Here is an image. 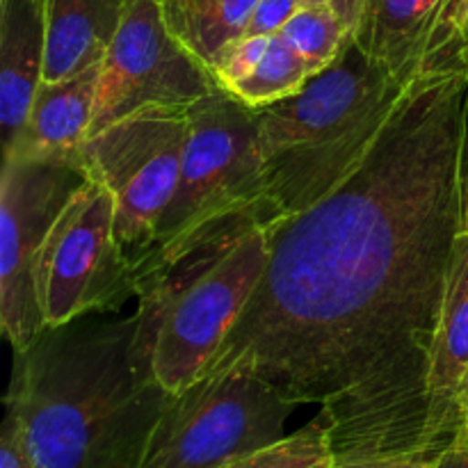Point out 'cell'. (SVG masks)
<instances>
[{
    "label": "cell",
    "instance_id": "obj_1",
    "mask_svg": "<svg viewBox=\"0 0 468 468\" xmlns=\"http://www.w3.org/2000/svg\"><path fill=\"white\" fill-rule=\"evenodd\" d=\"M468 186V53L425 58L359 163L270 229V259L208 370L320 405L336 462L441 457L430 364Z\"/></svg>",
    "mask_w": 468,
    "mask_h": 468
},
{
    "label": "cell",
    "instance_id": "obj_2",
    "mask_svg": "<svg viewBox=\"0 0 468 468\" xmlns=\"http://www.w3.org/2000/svg\"><path fill=\"white\" fill-rule=\"evenodd\" d=\"M137 311L46 327L14 352L5 407L32 468H140L172 393L142 366Z\"/></svg>",
    "mask_w": 468,
    "mask_h": 468
},
{
    "label": "cell",
    "instance_id": "obj_3",
    "mask_svg": "<svg viewBox=\"0 0 468 468\" xmlns=\"http://www.w3.org/2000/svg\"><path fill=\"white\" fill-rule=\"evenodd\" d=\"M282 218L263 197L204 219L135 268L137 356L169 393L208 368L263 277Z\"/></svg>",
    "mask_w": 468,
    "mask_h": 468
},
{
    "label": "cell",
    "instance_id": "obj_4",
    "mask_svg": "<svg viewBox=\"0 0 468 468\" xmlns=\"http://www.w3.org/2000/svg\"><path fill=\"white\" fill-rule=\"evenodd\" d=\"M420 67L393 71L352 37L300 91L254 108L265 190L274 204L297 215L332 190L368 151Z\"/></svg>",
    "mask_w": 468,
    "mask_h": 468
},
{
    "label": "cell",
    "instance_id": "obj_5",
    "mask_svg": "<svg viewBox=\"0 0 468 468\" xmlns=\"http://www.w3.org/2000/svg\"><path fill=\"white\" fill-rule=\"evenodd\" d=\"M297 407L247 366L208 370L169 396L140 468H222L286 437Z\"/></svg>",
    "mask_w": 468,
    "mask_h": 468
},
{
    "label": "cell",
    "instance_id": "obj_6",
    "mask_svg": "<svg viewBox=\"0 0 468 468\" xmlns=\"http://www.w3.org/2000/svg\"><path fill=\"white\" fill-rule=\"evenodd\" d=\"M190 105H151L87 137L80 160L114 199V238L133 274L178 187Z\"/></svg>",
    "mask_w": 468,
    "mask_h": 468
},
{
    "label": "cell",
    "instance_id": "obj_7",
    "mask_svg": "<svg viewBox=\"0 0 468 468\" xmlns=\"http://www.w3.org/2000/svg\"><path fill=\"white\" fill-rule=\"evenodd\" d=\"M187 114L190 126L178 187L144 261L204 219L270 197L254 108L218 87L192 103Z\"/></svg>",
    "mask_w": 468,
    "mask_h": 468
},
{
    "label": "cell",
    "instance_id": "obj_8",
    "mask_svg": "<svg viewBox=\"0 0 468 468\" xmlns=\"http://www.w3.org/2000/svg\"><path fill=\"white\" fill-rule=\"evenodd\" d=\"M90 181L80 155H3L0 176V324L14 352L46 324L35 292V263L55 219Z\"/></svg>",
    "mask_w": 468,
    "mask_h": 468
},
{
    "label": "cell",
    "instance_id": "obj_9",
    "mask_svg": "<svg viewBox=\"0 0 468 468\" xmlns=\"http://www.w3.org/2000/svg\"><path fill=\"white\" fill-rule=\"evenodd\" d=\"M35 292L46 327L96 311H122L135 297V274L114 238V199L87 181L69 199L41 245Z\"/></svg>",
    "mask_w": 468,
    "mask_h": 468
},
{
    "label": "cell",
    "instance_id": "obj_10",
    "mask_svg": "<svg viewBox=\"0 0 468 468\" xmlns=\"http://www.w3.org/2000/svg\"><path fill=\"white\" fill-rule=\"evenodd\" d=\"M218 87L167 30L158 0H135L101 62L91 135L151 105H192Z\"/></svg>",
    "mask_w": 468,
    "mask_h": 468
},
{
    "label": "cell",
    "instance_id": "obj_11",
    "mask_svg": "<svg viewBox=\"0 0 468 468\" xmlns=\"http://www.w3.org/2000/svg\"><path fill=\"white\" fill-rule=\"evenodd\" d=\"M468 382V186L462 227L430 364V402L441 455L464 443V388Z\"/></svg>",
    "mask_w": 468,
    "mask_h": 468
},
{
    "label": "cell",
    "instance_id": "obj_12",
    "mask_svg": "<svg viewBox=\"0 0 468 468\" xmlns=\"http://www.w3.org/2000/svg\"><path fill=\"white\" fill-rule=\"evenodd\" d=\"M464 0H366L355 41L373 59L405 73L460 37Z\"/></svg>",
    "mask_w": 468,
    "mask_h": 468
},
{
    "label": "cell",
    "instance_id": "obj_13",
    "mask_svg": "<svg viewBox=\"0 0 468 468\" xmlns=\"http://www.w3.org/2000/svg\"><path fill=\"white\" fill-rule=\"evenodd\" d=\"M46 3L0 0V128L7 154L26 126L46 64Z\"/></svg>",
    "mask_w": 468,
    "mask_h": 468
},
{
    "label": "cell",
    "instance_id": "obj_14",
    "mask_svg": "<svg viewBox=\"0 0 468 468\" xmlns=\"http://www.w3.org/2000/svg\"><path fill=\"white\" fill-rule=\"evenodd\" d=\"M101 62L62 80L41 82L21 135L3 155H80L91 135Z\"/></svg>",
    "mask_w": 468,
    "mask_h": 468
},
{
    "label": "cell",
    "instance_id": "obj_15",
    "mask_svg": "<svg viewBox=\"0 0 468 468\" xmlns=\"http://www.w3.org/2000/svg\"><path fill=\"white\" fill-rule=\"evenodd\" d=\"M135 0H48L44 80L55 82L99 64Z\"/></svg>",
    "mask_w": 468,
    "mask_h": 468
},
{
    "label": "cell",
    "instance_id": "obj_16",
    "mask_svg": "<svg viewBox=\"0 0 468 468\" xmlns=\"http://www.w3.org/2000/svg\"><path fill=\"white\" fill-rule=\"evenodd\" d=\"M259 0H158L167 30L213 71L247 30Z\"/></svg>",
    "mask_w": 468,
    "mask_h": 468
},
{
    "label": "cell",
    "instance_id": "obj_17",
    "mask_svg": "<svg viewBox=\"0 0 468 468\" xmlns=\"http://www.w3.org/2000/svg\"><path fill=\"white\" fill-rule=\"evenodd\" d=\"M311 76H314V71L309 69V64L282 37L274 35L270 39L263 59L251 71V76H247L245 80H240L227 91H231L236 99H240L250 108H265V105L277 103V101L288 99L295 91H300Z\"/></svg>",
    "mask_w": 468,
    "mask_h": 468
},
{
    "label": "cell",
    "instance_id": "obj_18",
    "mask_svg": "<svg viewBox=\"0 0 468 468\" xmlns=\"http://www.w3.org/2000/svg\"><path fill=\"white\" fill-rule=\"evenodd\" d=\"M336 464L332 439L323 419L304 425L297 432L286 434L256 451L238 455L222 468H332Z\"/></svg>",
    "mask_w": 468,
    "mask_h": 468
},
{
    "label": "cell",
    "instance_id": "obj_19",
    "mask_svg": "<svg viewBox=\"0 0 468 468\" xmlns=\"http://www.w3.org/2000/svg\"><path fill=\"white\" fill-rule=\"evenodd\" d=\"M279 37L309 64L311 71L318 73L341 55L355 35L329 7H302Z\"/></svg>",
    "mask_w": 468,
    "mask_h": 468
},
{
    "label": "cell",
    "instance_id": "obj_20",
    "mask_svg": "<svg viewBox=\"0 0 468 468\" xmlns=\"http://www.w3.org/2000/svg\"><path fill=\"white\" fill-rule=\"evenodd\" d=\"M270 39L272 37L265 35H251V37H240L236 44L229 46L224 50V55L219 58L218 67L213 69V76L218 80V85L222 90H231L233 85H238L240 80H245L247 76H251L256 67L263 59L265 50H268Z\"/></svg>",
    "mask_w": 468,
    "mask_h": 468
},
{
    "label": "cell",
    "instance_id": "obj_21",
    "mask_svg": "<svg viewBox=\"0 0 468 468\" xmlns=\"http://www.w3.org/2000/svg\"><path fill=\"white\" fill-rule=\"evenodd\" d=\"M302 9V0H259L242 37L265 35L274 37Z\"/></svg>",
    "mask_w": 468,
    "mask_h": 468
},
{
    "label": "cell",
    "instance_id": "obj_22",
    "mask_svg": "<svg viewBox=\"0 0 468 468\" xmlns=\"http://www.w3.org/2000/svg\"><path fill=\"white\" fill-rule=\"evenodd\" d=\"M0 468H32L21 437H18L16 428L9 419H5L3 437H0Z\"/></svg>",
    "mask_w": 468,
    "mask_h": 468
},
{
    "label": "cell",
    "instance_id": "obj_23",
    "mask_svg": "<svg viewBox=\"0 0 468 468\" xmlns=\"http://www.w3.org/2000/svg\"><path fill=\"white\" fill-rule=\"evenodd\" d=\"M366 0H302V7H329L343 23L347 30L355 35L359 27L361 14H364Z\"/></svg>",
    "mask_w": 468,
    "mask_h": 468
},
{
    "label": "cell",
    "instance_id": "obj_24",
    "mask_svg": "<svg viewBox=\"0 0 468 468\" xmlns=\"http://www.w3.org/2000/svg\"><path fill=\"white\" fill-rule=\"evenodd\" d=\"M332 468H432L420 462H402V460H368V462H336Z\"/></svg>",
    "mask_w": 468,
    "mask_h": 468
},
{
    "label": "cell",
    "instance_id": "obj_25",
    "mask_svg": "<svg viewBox=\"0 0 468 468\" xmlns=\"http://www.w3.org/2000/svg\"><path fill=\"white\" fill-rule=\"evenodd\" d=\"M432 468H468V446H455L443 452Z\"/></svg>",
    "mask_w": 468,
    "mask_h": 468
},
{
    "label": "cell",
    "instance_id": "obj_26",
    "mask_svg": "<svg viewBox=\"0 0 468 468\" xmlns=\"http://www.w3.org/2000/svg\"><path fill=\"white\" fill-rule=\"evenodd\" d=\"M460 37H462V41H464V46H466V50H468V0H464V12H462Z\"/></svg>",
    "mask_w": 468,
    "mask_h": 468
},
{
    "label": "cell",
    "instance_id": "obj_27",
    "mask_svg": "<svg viewBox=\"0 0 468 468\" xmlns=\"http://www.w3.org/2000/svg\"><path fill=\"white\" fill-rule=\"evenodd\" d=\"M466 53H468V50H466Z\"/></svg>",
    "mask_w": 468,
    "mask_h": 468
}]
</instances>
